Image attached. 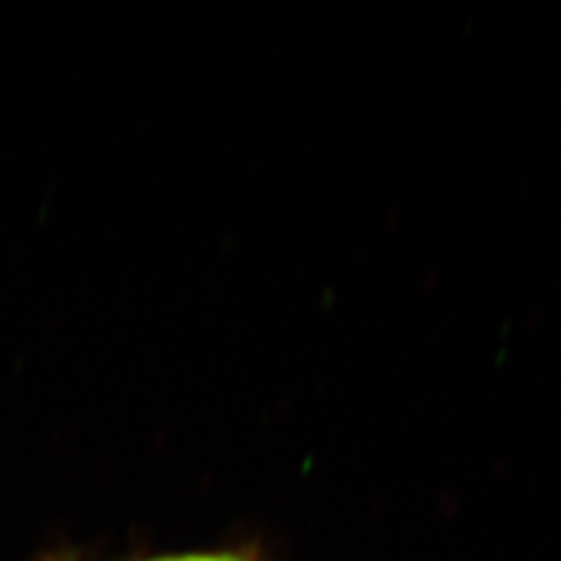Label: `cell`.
<instances>
[{
    "mask_svg": "<svg viewBox=\"0 0 561 561\" xmlns=\"http://www.w3.org/2000/svg\"><path fill=\"white\" fill-rule=\"evenodd\" d=\"M144 561H257L243 552L232 550H218V552H183V554H164V557H152Z\"/></svg>",
    "mask_w": 561,
    "mask_h": 561,
    "instance_id": "1",
    "label": "cell"
}]
</instances>
